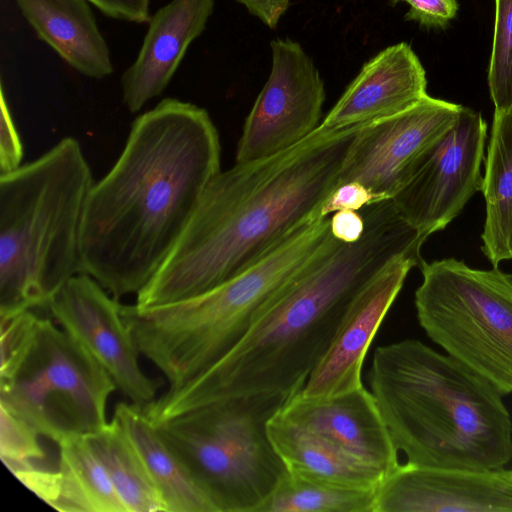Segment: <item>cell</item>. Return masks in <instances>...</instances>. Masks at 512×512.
Instances as JSON below:
<instances>
[{"label": "cell", "instance_id": "ffe728a7", "mask_svg": "<svg viewBox=\"0 0 512 512\" xmlns=\"http://www.w3.org/2000/svg\"><path fill=\"white\" fill-rule=\"evenodd\" d=\"M113 418L122 426L138 452L161 497L165 512H217L142 406L119 402Z\"/></svg>", "mask_w": 512, "mask_h": 512}, {"label": "cell", "instance_id": "3957f363", "mask_svg": "<svg viewBox=\"0 0 512 512\" xmlns=\"http://www.w3.org/2000/svg\"><path fill=\"white\" fill-rule=\"evenodd\" d=\"M361 126L319 125L284 151L221 171L135 305L154 307L206 292L317 218Z\"/></svg>", "mask_w": 512, "mask_h": 512}, {"label": "cell", "instance_id": "d6a6232c", "mask_svg": "<svg viewBox=\"0 0 512 512\" xmlns=\"http://www.w3.org/2000/svg\"><path fill=\"white\" fill-rule=\"evenodd\" d=\"M250 14L256 16L269 28H276L280 18L287 11L290 0H236Z\"/></svg>", "mask_w": 512, "mask_h": 512}, {"label": "cell", "instance_id": "6da1fadb", "mask_svg": "<svg viewBox=\"0 0 512 512\" xmlns=\"http://www.w3.org/2000/svg\"><path fill=\"white\" fill-rule=\"evenodd\" d=\"M220 163L219 134L204 108L164 98L140 114L87 196L79 273L116 299L137 295L177 243Z\"/></svg>", "mask_w": 512, "mask_h": 512}, {"label": "cell", "instance_id": "f546056e", "mask_svg": "<svg viewBox=\"0 0 512 512\" xmlns=\"http://www.w3.org/2000/svg\"><path fill=\"white\" fill-rule=\"evenodd\" d=\"M404 1L410 9L407 20H413L426 27H445L458 11L457 0H392Z\"/></svg>", "mask_w": 512, "mask_h": 512}, {"label": "cell", "instance_id": "2e32d148", "mask_svg": "<svg viewBox=\"0 0 512 512\" xmlns=\"http://www.w3.org/2000/svg\"><path fill=\"white\" fill-rule=\"evenodd\" d=\"M300 391L280 409L285 418L378 468L385 477L399 467L398 450L364 385L329 398H310Z\"/></svg>", "mask_w": 512, "mask_h": 512}, {"label": "cell", "instance_id": "9a60e30c", "mask_svg": "<svg viewBox=\"0 0 512 512\" xmlns=\"http://www.w3.org/2000/svg\"><path fill=\"white\" fill-rule=\"evenodd\" d=\"M512 512V468L400 464L376 490L374 512Z\"/></svg>", "mask_w": 512, "mask_h": 512}, {"label": "cell", "instance_id": "4316f807", "mask_svg": "<svg viewBox=\"0 0 512 512\" xmlns=\"http://www.w3.org/2000/svg\"><path fill=\"white\" fill-rule=\"evenodd\" d=\"M40 437L33 426L0 405V456L7 468L44 461L47 456Z\"/></svg>", "mask_w": 512, "mask_h": 512}, {"label": "cell", "instance_id": "8fae6325", "mask_svg": "<svg viewBox=\"0 0 512 512\" xmlns=\"http://www.w3.org/2000/svg\"><path fill=\"white\" fill-rule=\"evenodd\" d=\"M487 124L462 107L453 127L391 199L399 215L426 238L443 230L481 191Z\"/></svg>", "mask_w": 512, "mask_h": 512}, {"label": "cell", "instance_id": "44dd1931", "mask_svg": "<svg viewBox=\"0 0 512 512\" xmlns=\"http://www.w3.org/2000/svg\"><path fill=\"white\" fill-rule=\"evenodd\" d=\"M287 470L333 483L377 489L385 475L328 439L285 418L280 410L267 425Z\"/></svg>", "mask_w": 512, "mask_h": 512}, {"label": "cell", "instance_id": "484cf974", "mask_svg": "<svg viewBox=\"0 0 512 512\" xmlns=\"http://www.w3.org/2000/svg\"><path fill=\"white\" fill-rule=\"evenodd\" d=\"M488 86L494 112L512 106V0H495Z\"/></svg>", "mask_w": 512, "mask_h": 512}, {"label": "cell", "instance_id": "8992f818", "mask_svg": "<svg viewBox=\"0 0 512 512\" xmlns=\"http://www.w3.org/2000/svg\"><path fill=\"white\" fill-rule=\"evenodd\" d=\"M333 239L314 218L246 270L196 296L148 308L122 305L140 355L178 388L203 374L245 336L260 311Z\"/></svg>", "mask_w": 512, "mask_h": 512}, {"label": "cell", "instance_id": "4fadbf2b", "mask_svg": "<svg viewBox=\"0 0 512 512\" xmlns=\"http://www.w3.org/2000/svg\"><path fill=\"white\" fill-rule=\"evenodd\" d=\"M46 308L106 369L131 403L144 406L155 399L161 381L142 370L140 353L122 317V304L95 279L81 273L72 276Z\"/></svg>", "mask_w": 512, "mask_h": 512}, {"label": "cell", "instance_id": "4dcf8cb0", "mask_svg": "<svg viewBox=\"0 0 512 512\" xmlns=\"http://www.w3.org/2000/svg\"><path fill=\"white\" fill-rule=\"evenodd\" d=\"M107 17L133 22L148 23L149 0H88Z\"/></svg>", "mask_w": 512, "mask_h": 512}, {"label": "cell", "instance_id": "7a4b0ae2", "mask_svg": "<svg viewBox=\"0 0 512 512\" xmlns=\"http://www.w3.org/2000/svg\"><path fill=\"white\" fill-rule=\"evenodd\" d=\"M365 230L354 243L334 236L267 303L240 342L209 370L168 389L144 410L159 424L211 402L259 393L290 398L327 351L349 304L393 257L426 240L391 200L362 209Z\"/></svg>", "mask_w": 512, "mask_h": 512}, {"label": "cell", "instance_id": "52a82bcc", "mask_svg": "<svg viewBox=\"0 0 512 512\" xmlns=\"http://www.w3.org/2000/svg\"><path fill=\"white\" fill-rule=\"evenodd\" d=\"M288 399L228 398L155 425L217 512H260L288 471L267 430Z\"/></svg>", "mask_w": 512, "mask_h": 512}, {"label": "cell", "instance_id": "f1b7e54d", "mask_svg": "<svg viewBox=\"0 0 512 512\" xmlns=\"http://www.w3.org/2000/svg\"><path fill=\"white\" fill-rule=\"evenodd\" d=\"M376 202L374 195L362 184L349 182L337 186L324 202L318 217H330L342 210L359 211Z\"/></svg>", "mask_w": 512, "mask_h": 512}, {"label": "cell", "instance_id": "7c38bea8", "mask_svg": "<svg viewBox=\"0 0 512 512\" xmlns=\"http://www.w3.org/2000/svg\"><path fill=\"white\" fill-rule=\"evenodd\" d=\"M272 68L243 126L235 163L284 151L320 125L324 82L302 46L289 39L270 43Z\"/></svg>", "mask_w": 512, "mask_h": 512}, {"label": "cell", "instance_id": "5bb4252c", "mask_svg": "<svg viewBox=\"0 0 512 512\" xmlns=\"http://www.w3.org/2000/svg\"><path fill=\"white\" fill-rule=\"evenodd\" d=\"M423 262L418 250L398 254L362 287L300 391L302 395L329 398L363 386L361 371L368 349L409 271Z\"/></svg>", "mask_w": 512, "mask_h": 512}, {"label": "cell", "instance_id": "5b68a950", "mask_svg": "<svg viewBox=\"0 0 512 512\" xmlns=\"http://www.w3.org/2000/svg\"><path fill=\"white\" fill-rule=\"evenodd\" d=\"M93 183L73 137L0 174V316L46 308L79 274L81 226Z\"/></svg>", "mask_w": 512, "mask_h": 512}, {"label": "cell", "instance_id": "1f68e13d", "mask_svg": "<svg viewBox=\"0 0 512 512\" xmlns=\"http://www.w3.org/2000/svg\"><path fill=\"white\" fill-rule=\"evenodd\" d=\"M331 234L343 243L358 241L365 230V219L362 213L353 210H342L330 216Z\"/></svg>", "mask_w": 512, "mask_h": 512}, {"label": "cell", "instance_id": "7402d4cb", "mask_svg": "<svg viewBox=\"0 0 512 512\" xmlns=\"http://www.w3.org/2000/svg\"><path fill=\"white\" fill-rule=\"evenodd\" d=\"M483 164L485 221L481 249L496 267L512 259V106L494 112Z\"/></svg>", "mask_w": 512, "mask_h": 512}, {"label": "cell", "instance_id": "cb8c5ba5", "mask_svg": "<svg viewBox=\"0 0 512 512\" xmlns=\"http://www.w3.org/2000/svg\"><path fill=\"white\" fill-rule=\"evenodd\" d=\"M84 437L104 465L127 512H165L138 452L117 420L113 418Z\"/></svg>", "mask_w": 512, "mask_h": 512}, {"label": "cell", "instance_id": "603a6c76", "mask_svg": "<svg viewBox=\"0 0 512 512\" xmlns=\"http://www.w3.org/2000/svg\"><path fill=\"white\" fill-rule=\"evenodd\" d=\"M57 444L61 485L54 509L67 512H127L104 465L84 435H69Z\"/></svg>", "mask_w": 512, "mask_h": 512}, {"label": "cell", "instance_id": "d6986e66", "mask_svg": "<svg viewBox=\"0 0 512 512\" xmlns=\"http://www.w3.org/2000/svg\"><path fill=\"white\" fill-rule=\"evenodd\" d=\"M37 37L80 74L102 79L114 68L88 0H15Z\"/></svg>", "mask_w": 512, "mask_h": 512}, {"label": "cell", "instance_id": "d4e9b609", "mask_svg": "<svg viewBox=\"0 0 512 512\" xmlns=\"http://www.w3.org/2000/svg\"><path fill=\"white\" fill-rule=\"evenodd\" d=\"M376 490L287 471L260 512H374Z\"/></svg>", "mask_w": 512, "mask_h": 512}, {"label": "cell", "instance_id": "ba28073f", "mask_svg": "<svg viewBox=\"0 0 512 512\" xmlns=\"http://www.w3.org/2000/svg\"><path fill=\"white\" fill-rule=\"evenodd\" d=\"M420 269L414 303L426 335L502 395L512 393V274L454 258Z\"/></svg>", "mask_w": 512, "mask_h": 512}, {"label": "cell", "instance_id": "e0dca14e", "mask_svg": "<svg viewBox=\"0 0 512 512\" xmlns=\"http://www.w3.org/2000/svg\"><path fill=\"white\" fill-rule=\"evenodd\" d=\"M426 87L425 70L410 45L389 46L365 63L320 126L340 130L398 114L428 95Z\"/></svg>", "mask_w": 512, "mask_h": 512}, {"label": "cell", "instance_id": "277c9868", "mask_svg": "<svg viewBox=\"0 0 512 512\" xmlns=\"http://www.w3.org/2000/svg\"><path fill=\"white\" fill-rule=\"evenodd\" d=\"M368 381L408 463L493 469L512 459V420L502 394L449 354L416 339L383 345L374 351Z\"/></svg>", "mask_w": 512, "mask_h": 512}, {"label": "cell", "instance_id": "30bf717a", "mask_svg": "<svg viewBox=\"0 0 512 512\" xmlns=\"http://www.w3.org/2000/svg\"><path fill=\"white\" fill-rule=\"evenodd\" d=\"M462 107L426 95L405 111L362 125L337 186L358 182L376 202L392 199L453 127Z\"/></svg>", "mask_w": 512, "mask_h": 512}, {"label": "cell", "instance_id": "9c48e42d", "mask_svg": "<svg viewBox=\"0 0 512 512\" xmlns=\"http://www.w3.org/2000/svg\"><path fill=\"white\" fill-rule=\"evenodd\" d=\"M116 389L88 350L48 318L39 317L27 347L0 368V405L55 443L104 427Z\"/></svg>", "mask_w": 512, "mask_h": 512}, {"label": "cell", "instance_id": "ac0fdd59", "mask_svg": "<svg viewBox=\"0 0 512 512\" xmlns=\"http://www.w3.org/2000/svg\"><path fill=\"white\" fill-rule=\"evenodd\" d=\"M214 0H171L159 8L135 61L121 77L122 99L135 113L163 93L190 44L205 30Z\"/></svg>", "mask_w": 512, "mask_h": 512}, {"label": "cell", "instance_id": "83f0119b", "mask_svg": "<svg viewBox=\"0 0 512 512\" xmlns=\"http://www.w3.org/2000/svg\"><path fill=\"white\" fill-rule=\"evenodd\" d=\"M0 88V174H5L22 165L23 146L12 119L2 83Z\"/></svg>", "mask_w": 512, "mask_h": 512}]
</instances>
